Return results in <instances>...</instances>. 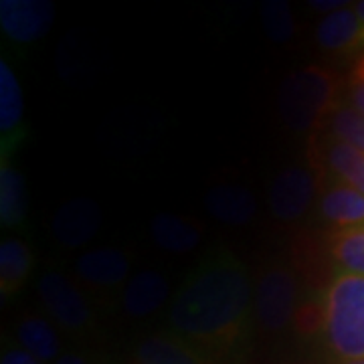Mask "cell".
<instances>
[{
  "instance_id": "22",
  "label": "cell",
  "mask_w": 364,
  "mask_h": 364,
  "mask_svg": "<svg viewBox=\"0 0 364 364\" xmlns=\"http://www.w3.org/2000/svg\"><path fill=\"white\" fill-rule=\"evenodd\" d=\"M261 21L267 37L273 43H289L296 35L291 6L284 0H265L261 4Z\"/></svg>"
},
{
  "instance_id": "13",
  "label": "cell",
  "mask_w": 364,
  "mask_h": 364,
  "mask_svg": "<svg viewBox=\"0 0 364 364\" xmlns=\"http://www.w3.org/2000/svg\"><path fill=\"white\" fill-rule=\"evenodd\" d=\"M316 41L324 51H354L364 45V21L348 6L326 14L316 28Z\"/></svg>"
},
{
  "instance_id": "4",
  "label": "cell",
  "mask_w": 364,
  "mask_h": 364,
  "mask_svg": "<svg viewBox=\"0 0 364 364\" xmlns=\"http://www.w3.org/2000/svg\"><path fill=\"white\" fill-rule=\"evenodd\" d=\"M299 304V282L289 267L273 265L261 272L255 286L253 312L265 332L277 334L294 324Z\"/></svg>"
},
{
  "instance_id": "7",
  "label": "cell",
  "mask_w": 364,
  "mask_h": 364,
  "mask_svg": "<svg viewBox=\"0 0 364 364\" xmlns=\"http://www.w3.org/2000/svg\"><path fill=\"white\" fill-rule=\"evenodd\" d=\"M55 21V4L49 0H0V28L18 45L41 41Z\"/></svg>"
},
{
  "instance_id": "5",
  "label": "cell",
  "mask_w": 364,
  "mask_h": 364,
  "mask_svg": "<svg viewBox=\"0 0 364 364\" xmlns=\"http://www.w3.org/2000/svg\"><path fill=\"white\" fill-rule=\"evenodd\" d=\"M41 304L55 324L69 334H85L93 324L87 298L71 277L57 269H47L37 284Z\"/></svg>"
},
{
  "instance_id": "2",
  "label": "cell",
  "mask_w": 364,
  "mask_h": 364,
  "mask_svg": "<svg viewBox=\"0 0 364 364\" xmlns=\"http://www.w3.org/2000/svg\"><path fill=\"white\" fill-rule=\"evenodd\" d=\"M324 338L342 360L364 358V275L338 273L324 294Z\"/></svg>"
},
{
  "instance_id": "16",
  "label": "cell",
  "mask_w": 364,
  "mask_h": 364,
  "mask_svg": "<svg viewBox=\"0 0 364 364\" xmlns=\"http://www.w3.org/2000/svg\"><path fill=\"white\" fill-rule=\"evenodd\" d=\"M28 195L23 174L2 158L0 162V225L4 229H16L26 221Z\"/></svg>"
},
{
  "instance_id": "20",
  "label": "cell",
  "mask_w": 364,
  "mask_h": 364,
  "mask_svg": "<svg viewBox=\"0 0 364 364\" xmlns=\"http://www.w3.org/2000/svg\"><path fill=\"white\" fill-rule=\"evenodd\" d=\"M326 162L342 184H348L364 195V154L360 150L334 140L326 148Z\"/></svg>"
},
{
  "instance_id": "8",
  "label": "cell",
  "mask_w": 364,
  "mask_h": 364,
  "mask_svg": "<svg viewBox=\"0 0 364 364\" xmlns=\"http://www.w3.org/2000/svg\"><path fill=\"white\" fill-rule=\"evenodd\" d=\"M104 225L102 208L91 198H71L57 208L53 217V235L59 245L77 249L95 239Z\"/></svg>"
},
{
  "instance_id": "19",
  "label": "cell",
  "mask_w": 364,
  "mask_h": 364,
  "mask_svg": "<svg viewBox=\"0 0 364 364\" xmlns=\"http://www.w3.org/2000/svg\"><path fill=\"white\" fill-rule=\"evenodd\" d=\"M33 272V251L18 237H6L0 243V291L2 298L14 296Z\"/></svg>"
},
{
  "instance_id": "1",
  "label": "cell",
  "mask_w": 364,
  "mask_h": 364,
  "mask_svg": "<svg viewBox=\"0 0 364 364\" xmlns=\"http://www.w3.org/2000/svg\"><path fill=\"white\" fill-rule=\"evenodd\" d=\"M255 289L229 251L208 255L186 275L168 306L172 334L198 344H229L247 326Z\"/></svg>"
},
{
  "instance_id": "27",
  "label": "cell",
  "mask_w": 364,
  "mask_h": 364,
  "mask_svg": "<svg viewBox=\"0 0 364 364\" xmlns=\"http://www.w3.org/2000/svg\"><path fill=\"white\" fill-rule=\"evenodd\" d=\"M350 102L354 109L364 114V81H354L350 91Z\"/></svg>"
},
{
  "instance_id": "21",
  "label": "cell",
  "mask_w": 364,
  "mask_h": 364,
  "mask_svg": "<svg viewBox=\"0 0 364 364\" xmlns=\"http://www.w3.org/2000/svg\"><path fill=\"white\" fill-rule=\"evenodd\" d=\"M330 255L344 273L364 275V227L336 231L330 237Z\"/></svg>"
},
{
  "instance_id": "26",
  "label": "cell",
  "mask_w": 364,
  "mask_h": 364,
  "mask_svg": "<svg viewBox=\"0 0 364 364\" xmlns=\"http://www.w3.org/2000/svg\"><path fill=\"white\" fill-rule=\"evenodd\" d=\"M308 6L314 9V11H320V13L332 14L340 11V9H346L348 2H344V0H310Z\"/></svg>"
},
{
  "instance_id": "11",
  "label": "cell",
  "mask_w": 364,
  "mask_h": 364,
  "mask_svg": "<svg viewBox=\"0 0 364 364\" xmlns=\"http://www.w3.org/2000/svg\"><path fill=\"white\" fill-rule=\"evenodd\" d=\"M168 279L156 269L134 273L122 291V308L130 318H148L168 299Z\"/></svg>"
},
{
  "instance_id": "28",
  "label": "cell",
  "mask_w": 364,
  "mask_h": 364,
  "mask_svg": "<svg viewBox=\"0 0 364 364\" xmlns=\"http://www.w3.org/2000/svg\"><path fill=\"white\" fill-rule=\"evenodd\" d=\"M55 364H91L85 356H81L77 352H65L59 356V360Z\"/></svg>"
},
{
  "instance_id": "17",
  "label": "cell",
  "mask_w": 364,
  "mask_h": 364,
  "mask_svg": "<svg viewBox=\"0 0 364 364\" xmlns=\"http://www.w3.org/2000/svg\"><path fill=\"white\" fill-rule=\"evenodd\" d=\"M16 340L21 348L41 363H57L61 356V338L53 324L43 316H25L16 326Z\"/></svg>"
},
{
  "instance_id": "23",
  "label": "cell",
  "mask_w": 364,
  "mask_h": 364,
  "mask_svg": "<svg viewBox=\"0 0 364 364\" xmlns=\"http://www.w3.org/2000/svg\"><path fill=\"white\" fill-rule=\"evenodd\" d=\"M330 132L338 142H344L364 154V114L352 105L336 107L330 116Z\"/></svg>"
},
{
  "instance_id": "31",
  "label": "cell",
  "mask_w": 364,
  "mask_h": 364,
  "mask_svg": "<svg viewBox=\"0 0 364 364\" xmlns=\"http://www.w3.org/2000/svg\"><path fill=\"white\" fill-rule=\"evenodd\" d=\"M342 364H364V358H358V360H344Z\"/></svg>"
},
{
  "instance_id": "18",
  "label": "cell",
  "mask_w": 364,
  "mask_h": 364,
  "mask_svg": "<svg viewBox=\"0 0 364 364\" xmlns=\"http://www.w3.org/2000/svg\"><path fill=\"white\" fill-rule=\"evenodd\" d=\"M136 364H208L203 352L174 334L146 338L136 350Z\"/></svg>"
},
{
  "instance_id": "6",
  "label": "cell",
  "mask_w": 364,
  "mask_h": 364,
  "mask_svg": "<svg viewBox=\"0 0 364 364\" xmlns=\"http://www.w3.org/2000/svg\"><path fill=\"white\" fill-rule=\"evenodd\" d=\"M318 181L312 170L306 166H287L269 186V213L277 223H296L304 219L316 203Z\"/></svg>"
},
{
  "instance_id": "12",
  "label": "cell",
  "mask_w": 364,
  "mask_h": 364,
  "mask_svg": "<svg viewBox=\"0 0 364 364\" xmlns=\"http://www.w3.org/2000/svg\"><path fill=\"white\" fill-rule=\"evenodd\" d=\"M210 217L229 227H245L257 215V198L241 184H217L205 195Z\"/></svg>"
},
{
  "instance_id": "30",
  "label": "cell",
  "mask_w": 364,
  "mask_h": 364,
  "mask_svg": "<svg viewBox=\"0 0 364 364\" xmlns=\"http://www.w3.org/2000/svg\"><path fill=\"white\" fill-rule=\"evenodd\" d=\"M354 11H356V14H358V16H360V18L364 21V0H363V2H358V4H356V9H354Z\"/></svg>"
},
{
  "instance_id": "25",
  "label": "cell",
  "mask_w": 364,
  "mask_h": 364,
  "mask_svg": "<svg viewBox=\"0 0 364 364\" xmlns=\"http://www.w3.org/2000/svg\"><path fill=\"white\" fill-rule=\"evenodd\" d=\"M0 364H43L37 360L35 356H31L28 352L23 348H9V350L2 352V358Z\"/></svg>"
},
{
  "instance_id": "3",
  "label": "cell",
  "mask_w": 364,
  "mask_h": 364,
  "mask_svg": "<svg viewBox=\"0 0 364 364\" xmlns=\"http://www.w3.org/2000/svg\"><path fill=\"white\" fill-rule=\"evenodd\" d=\"M336 77L318 65L301 67L289 73L279 91V114L289 130L308 132L336 104Z\"/></svg>"
},
{
  "instance_id": "9",
  "label": "cell",
  "mask_w": 364,
  "mask_h": 364,
  "mask_svg": "<svg viewBox=\"0 0 364 364\" xmlns=\"http://www.w3.org/2000/svg\"><path fill=\"white\" fill-rule=\"evenodd\" d=\"M25 102L16 73L6 59H0V146L9 158L25 138Z\"/></svg>"
},
{
  "instance_id": "14",
  "label": "cell",
  "mask_w": 364,
  "mask_h": 364,
  "mask_svg": "<svg viewBox=\"0 0 364 364\" xmlns=\"http://www.w3.org/2000/svg\"><path fill=\"white\" fill-rule=\"evenodd\" d=\"M152 241L158 247L168 253H191L203 241V229L195 221L174 215V213H160L150 223Z\"/></svg>"
},
{
  "instance_id": "32",
  "label": "cell",
  "mask_w": 364,
  "mask_h": 364,
  "mask_svg": "<svg viewBox=\"0 0 364 364\" xmlns=\"http://www.w3.org/2000/svg\"><path fill=\"white\" fill-rule=\"evenodd\" d=\"M296 364H312V363H296Z\"/></svg>"
},
{
  "instance_id": "15",
  "label": "cell",
  "mask_w": 364,
  "mask_h": 364,
  "mask_svg": "<svg viewBox=\"0 0 364 364\" xmlns=\"http://www.w3.org/2000/svg\"><path fill=\"white\" fill-rule=\"evenodd\" d=\"M318 213L324 221L342 229L364 227V195L348 184H332L320 196Z\"/></svg>"
},
{
  "instance_id": "24",
  "label": "cell",
  "mask_w": 364,
  "mask_h": 364,
  "mask_svg": "<svg viewBox=\"0 0 364 364\" xmlns=\"http://www.w3.org/2000/svg\"><path fill=\"white\" fill-rule=\"evenodd\" d=\"M326 312H324V299L322 301H304L299 304V310L294 318V326L301 336H314L318 332H324Z\"/></svg>"
},
{
  "instance_id": "29",
  "label": "cell",
  "mask_w": 364,
  "mask_h": 364,
  "mask_svg": "<svg viewBox=\"0 0 364 364\" xmlns=\"http://www.w3.org/2000/svg\"><path fill=\"white\" fill-rule=\"evenodd\" d=\"M354 81H364V57L358 61V65L354 69Z\"/></svg>"
},
{
  "instance_id": "10",
  "label": "cell",
  "mask_w": 364,
  "mask_h": 364,
  "mask_svg": "<svg viewBox=\"0 0 364 364\" xmlns=\"http://www.w3.org/2000/svg\"><path fill=\"white\" fill-rule=\"evenodd\" d=\"M130 257L114 247L91 249L79 255L75 261V273L87 286L100 289H114L122 284H128L130 275Z\"/></svg>"
}]
</instances>
